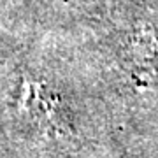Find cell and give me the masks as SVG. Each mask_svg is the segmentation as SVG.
I'll return each mask as SVG.
<instances>
[{"label":"cell","mask_w":158,"mask_h":158,"mask_svg":"<svg viewBox=\"0 0 158 158\" xmlns=\"http://www.w3.org/2000/svg\"><path fill=\"white\" fill-rule=\"evenodd\" d=\"M19 107L37 128L48 134H65L69 130L67 113L62 100L48 86L32 79H25L21 85Z\"/></svg>","instance_id":"1"}]
</instances>
